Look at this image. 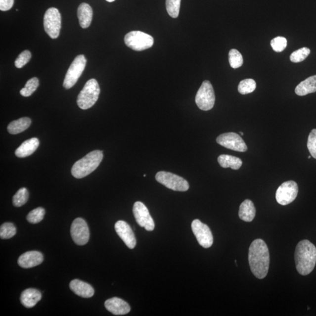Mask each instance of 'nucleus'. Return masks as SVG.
<instances>
[{
	"mask_svg": "<svg viewBox=\"0 0 316 316\" xmlns=\"http://www.w3.org/2000/svg\"><path fill=\"white\" fill-rule=\"evenodd\" d=\"M124 42L128 47L134 50L142 51L151 47L154 44V40L148 34L134 31L126 35Z\"/></svg>",
	"mask_w": 316,
	"mask_h": 316,
	"instance_id": "nucleus-5",
	"label": "nucleus"
},
{
	"mask_svg": "<svg viewBox=\"0 0 316 316\" xmlns=\"http://www.w3.org/2000/svg\"><path fill=\"white\" fill-rule=\"evenodd\" d=\"M70 234L73 241L78 245H84L90 238V231L85 220L82 218L76 219L72 223Z\"/></svg>",
	"mask_w": 316,
	"mask_h": 316,
	"instance_id": "nucleus-12",
	"label": "nucleus"
},
{
	"mask_svg": "<svg viewBox=\"0 0 316 316\" xmlns=\"http://www.w3.org/2000/svg\"><path fill=\"white\" fill-rule=\"evenodd\" d=\"M78 17L79 24L83 28L90 26L92 18V9L87 3H82L78 9Z\"/></svg>",
	"mask_w": 316,
	"mask_h": 316,
	"instance_id": "nucleus-21",
	"label": "nucleus"
},
{
	"mask_svg": "<svg viewBox=\"0 0 316 316\" xmlns=\"http://www.w3.org/2000/svg\"><path fill=\"white\" fill-rule=\"evenodd\" d=\"M28 197L29 193L26 188H21L12 198V203L15 207H21L27 202Z\"/></svg>",
	"mask_w": 316,
	"mask_h": 316,
	"instance_id": "nucleus-29",
	"label": "nucleus"
},
{
	"mask_svg": "<svg viewBox=\"0 0 316 316\" xmlns=\"http://www.w3.org/2000/svg\"><path fill=\"white\" fill-rule=\"evenodd\" d=\"M218 162L222 168H231L233 170H238L242 165L241 159L228 155H220L218 158Z\"/></svg>",
	"mask_w": 316,
	"mask_h": 316,
	"instance_id": "nucleus-25",
	"label": "nucleus"
},
{
	"mask_svg": "<svg viewBox=\"0 0 316 316\" xmlns=\"http://www.w3.org/2000/svg\"><path fill=\"white\" fill-rule=\"evenodd\" d=\"M31 120L28 117L21 118L17 120L12 121L9 124L7 130L9 134H20L24 132L31 126Z\"/></svg>",
	"mask_w": 316,
	"mask_h": 316,
	"instance_id": "nucleus-24",
	"label": "nucleus"
},
{
	"mask_svg": "<svg viewBox=\"0 0 316 316\" xmlns=\"http://www.w3.org/2000/svg\"><path fill=\"white\" fill-rule=\"evenodd\" d=\"M271 46L276 52H282L287 46V40L285 38L277 37L273 38L271 42Z\"/></svg>",
	"mask_w": 316,
	"mask_h": 316,
	"instance_id": "nucleus-34",
	"label": "nucleus"
},
{
	"mask_svg": "<svg viewBox=\"0 0 316 316\" xmlns=\"http://www.w3.org/2000/svg\"><path fill=\"white\" fill-rule=\"evenodd\" d=\"M44 255L40 252L31 251L22 254L18 260L19 266L23 268H33L43 263Z\"/></svg>",
	"mask_w": 316,
	"mask_h": 316,
	"instance_id": "nucleus-16",
	"label": "nucleus"
},
{
	"mask_svg": "<svg viewBox=\"0 0 316 316\" xmlns=\"http://www.w3.org/2000/svg\"><path fill=\"white\" fill-rule=\"evenodd\" d=\"M87 63L84 55H80L73 60L67 72L63 82V87L66 89L72 88L77 83L84 72Z\"/></svg>",
	"mask_w": 316,
	"mask_h": 316,
	"instance_id": "nucleus-8",
	"label": "nucleus"
},
{
	"mask_svg": "<svg viewBox=\"0 0 316 316\" xmlns=\"http://www.w3.org/2000/svg\"><path fill=\"white\" fill-rule=\"evenodd\" d=\"M103 158V151L95 150L89 153L73 165L71 170L73 177L77 179L87 177L98 168Z\"/></svg>",
	"mask_w": 316,
	"mask_h": 316,
	"instance_id": "nucleus-3",
	"label": "nucleus"
},
{
	"mask_svg": "<svg viewBox=\"0 0 316 316\" xmlns=\"http://www.w3.org/2000/svg\"><path fill=\"white\" fill-rule=\"evenodd\" d=\"M45 215V210L43 207H38V208L32 210L29 213L27 220L31 224H37L41 222L44 218Z\"/></svg>",
	"mask_w": 316,
	"mask_h": 316,
	"instance_id": "nucleus-31",
	"label": "nucleus"
},
{
	"mask_svg": "<svg viewBox=\"0 0 316 316\" xmlns=\"http://www.w3.org/2000/svg\"><path fill=\"white\" fill-rule=\"evenodd\" d=\"M216 141L219 145L233 151L244 152L248 149L244 140L234 133L223 134L217 138Z\"/></svg>",
	"mask_w": 316,
	"mask_h": 316,
	"instance_id": "nucleus-11",
	"label": "nucleus"
},
{
	"mask_svg": "<svg viewBox=\"0 0 316 316\" xmlns=\"http://www.w3.org/2000/svg\"><path fill=\"white\" fill-rule=\"evenodd\" d=\"M17 232V228L11 223H5L0 227V237L1 239H9L13 237Z\"/></svg>",
	"mask_w": 316,
	"mask_h": 316,
	"instance_id": "nucleus-32",
	"label": "nucleus"
},
{
	"mask_svg": "<svg viewBox=\"0 0 316 316\" xmlns=\"http://www.w3.org/2000/svg\"><path fill=\"white\" fill-rule=\"evenodd\" d=\"M156 180L165 187L178 191H186L189 189V184L184 179L180 176L165 171L158 172Z\"/></svg>",
	"mask_w": 316,
	"mask_h": 316,
	"instance_id": "nucleus-6",
	"label": "nucleus"
},
{
	"mask_svg": "<svg viewBox=\"0 0 316 316\" xmlns=\"http://www.w3.org/2000/svg\"><path fill=\"white\" fill-rule=\"evenodd\" d=\"M40 145L39 139L33 138L25 140L16 149L15 154L18 158L27 157L33 154Z\"/></svg>",
	"mask_w": 316,
	"mask_h": 316,
	"instance_id": "nucleus-20",
	"label": "nucleus"
},
{
	"mask_svg": "<svg viewBox=\"0 0 316 316\" xmlns=\"http://www.w3.org/2000/svg\"><path fill=\"white\" fill-rule=\"evenodd\" d=\"M316 91V75L311 76L299 84L295 89V92L300 96Z\"/></svg>",
	"mask_w": 316,
	"mask_h": 316,
	"instance_id": "nucleus-23",
	"label": "nucleus"
},
{
	"mask_svg": "<svg viewBox=\"0 0 316 316\" xmlns=\"http://www.w3.org/2000/svg\"><path fill=\"white\" fill-rule=\"evenodd\" d=\"M248 260L252 272L258 279L267 275L270 263V252L263 239H255L249 249Z\"/></svg>",
	"mask_w": 316,
	"mask_h": 316,
	"instance_id": "nucleus-1",
	"label": "nucleus"
},
{
	"mask_svg": "<svg viewBox=\"0 0 316 316\" xmlns=\"http://www.w3.org/2000/svg\"><path fill=\"white\" fill-rule=\"evenodd\" d=\"M308 148L312 157L316 159V129L312 130L308 140Z\"/></svg>",
	"mask_w": 316,
	"mask_h": 316,
	"instance_id": "nucleus-36",
	"label": "nucleus"
},
{
	"mask_svg": "<svg viewBox=\"0 0 316 316\" xmlns=\"http://www.w3.org/2000/svg\"><path fill=\"white\" fill-rule=\"evenodd\" d=\"M229 63L232 68L237 69L243 65V57L238 50L232 49L228 54Z\"/></svg>",
	"mask_w": 316,
	"mask_h": 316,
	"instance_id": "nucleus-28",
	"label": "nucleus"
},
{
	"mask_svg": "<svg viewBox=\"0 0 316 316\" xmlns=\"http://www.w3.org/2000/svg\"><path fill=\"white\" fill-rule=\"evenodd\" d=\"M191 229L199 244L204 248L212 247L213 237L210 228L199 220H194L191 223Z\"/></svg>",
	"mask_w": 316,
	"mask_h": 316,
	"instance_id": "nucleus-14",
	"label": "nucleus"
},
{
	"mask_svg": "<svg viewBox=\"0 0 316 316\" xmlns=\"http://www.w3.org/2000/svg\"><path fill=\"white\" fill-rule=\"evenodd\" d=\"M181 0H166V8L171 17L177 18L180 14Z\"/></svg>",
	"mask_w": 316,
	"mask_h": 316,
	"instance_id": "nucleus-30",
	"label": "nucleus"
},
{
	"mask_svg": "<svg viewBox=\"0 0 316 316\" xmlns=\"http://www.w3.org/2000/svg\"><path fill=\"white\" fill-rule=\"evenodd\" d=\"M104 306L108 312L116 316L127 315L131 311L129 303L119 298H113L107 300L105 302Z\"/></svg>",
	"mask_w": 316,
	"mask_h": 316,
	"instance_id": "nucleus-17",
	"label": "nucleus"
},
{
	"mask_svg": "<svg viewBox=\"0 0 316 316\" xmlns=\"http://www.w3.org/2000/svg\"><path fill=\"white\" fill-rule=\"evenodd\" d=\"M31 58V53L29 50H24L20 54L15 61L16 68L20 69L24 67L30 61Z\"/></svg>",
	"mask_w": 316,
	"mask_h": 316,
	"instance_id": "nucleus-35",
	"label": "nucleus"
},
{
	"mask_svg": "<svg viewBox=\"0 0 316 316\" xmlns=\"http://www.w3.org/2000/svg\"><path fill=\"white\" fill-rule=\"evenodd\" d=\"M39 85V80L37 78H32L27 82L25 87L21 89L20 94L24 97L30 96L37 90Z\"/></svg>",
	"mask_w": 316,
	"mask_h": 316,
	"instance_id": "nucleus-27",
	"label": "nucleus"
},
{
	"mask_svg": "<svg viewBox=\"0 0 316 316\" xmlns=\"http://www.w3.org/2000/svg\"><path fill=\"white\" fill-rule=\"evenodd\" d=\"M256 82L253 79L243 80L238 85V90L241 94H247L253 92L256 89Z\"/></svg>",
	"mask_w": 316,
	"mask_h": 316,
	"instance_id": "nucleus-26",
	"label": "nucleus"
},
{
	"mask_svg": "<svg viewBox=\"0 0 316 316\" xmlns=\"http://www.w3.org/2000/svg\"><path fill=\"white\" fill-rule=\"evenodd\" d=\"M69 287L72 291L82 298H90L94 294V290L90 284L79 279L72 280Z\"/></svg>",
	"mask_w": 316,
	"mask_h": 316,
	"instance_id": "nucleus-18",
	"label": "nucleus"
},
{
	"mask_svg": "<svg viewBox=\"0 0 316 316\" xmlns=\"http://www.w3.org/2000/svg\"><path fill=\"white\" fill-rule=\"evenodd\" d=\"M240 133V134H241V135H244V133L240 132V133Z\"/></svg>",
	"mask_w": 316,
	"mask_h": 316,
	"instance_id": "nucleus-39",
	"label": "nucleus"
},
{
	"mask_svg": "<svg viewBox=\"0 0 316 316\" xmlns=\"http://www.w3.org/2000/svg\"><path fill=\"white\" fill-rule=\"evenodd\" d=\"M133 213L138 225L146 230L152 231L155 228V223L149 210L144 204L136 202L134 204Z\"/></svg>",
	"mask_w": 316,
	"mask_h": 316,
	"instance_id": "nucleus-13",
	"label": "nucleus"
},
{
	"mask_svg": "<svg viewBox=\"0 0 316 316\" xmlns=\"http://www.w3.org/2000/svg\"><path fill=\"white\" fill-rule=\"evenodd\" d=\"M311 53V50L308 47H302L293 52L290 56V59L293 63L301 62Z\"/></svg>",
	"mask_w": 316,
	"mask_h": 316,
	"instance_id": "nucleus-33",
	"label": "nucleus"
},
{
	"mask_svg": "<svg viewBox=\"0 0 316 316\" xmlns=\"http://www.w3.org/2000/svg\"><path fill=\"white\" fill-rule=\"evenodd\" d=\"M115 229L128 248L133 249L135 247L136 241L135 235L128 223L120 220L115 225Z\"/></svg>",
	"mask_w": 316,
	"mask_h": 316,
	"instance_id": "nucleus-15",
	"label": "nucleus"
},
{
	"mask_svg": "<svg viewBox=\"0 0 316 316\" xmlns=\"http://www.w3.org/2000/svg\"><path fill=\"white\" fill-rule=\"evenodd\" d=\"M215 94L212 85L208 81L203 82L196 95L197 107L203 111L212 109L215 104Z\"/></svg>",
	"mask_w": 316,
	"mask_h": 316,
	"instance_id": "nucleus-7",
	"label": "nucleus"
},
{
	"mask_svg": "<svg viewBox=\"0 0 316 316\" xmlns=\"http://www.w3.org/2000/svg\"><path fill=\"white\" fill-rule=\"evenodd\" d=\"M239 217L246 222H251L256 215V209L253 202L250 200H245L239 207Z\"/></svg>",
	"mask_w": 316,
	"mask_h": 316,
	"instance_id": "nucleus-22",
	"label": "nucleus"
},
{
	"mask_svg": "<svg viewBox=\"0 0 316 316\" xmlns=\"http://www.w3.org/2000/svg\"><path fill=\"white\" fill-rule=\"evenodd\" d=\"M107 1L109 2H112L115 1V0H106Z\"/></svg>",
	"mask_w": 316,
	"mask_h": 316,
	"instance_id": "nucleus-38",
	"label": "nucleus"
},
{
	"mask_svg": "<svg viewBox=\"0 0 316 316\" xmlns=\"http://www.w3.org/2000/svg\"><path fill=\"white\" fill-rule=\"evenodd\" d=\"M308 158H309V159H311V156H308Z\"/></svg>",
	"mask_w": 316,
	"mask_h": 316,
	"instance_id": "nucleus-40",
	"label": "nucleus"
},
{
	"mask_svg": "<svg viewBox=\"0 0 316 316\" xmlns=\"http://www.w3.org/2000/svg\"><path fill=\"white\" fill-rule=\"evenodd\" d=\"M14 0H0V9L2 11H8L14 5Z\"/></svg>",
	"mask_w": 316,
	"mask_h": 316,
	"instance_id": "nucleus-37",
	"label": "nucleus"
},
{
	"mask_svg": "<svg viewBox=\"0 0 316 316\" xmlns=\"http://www.w3.org/2000/svg\"><path fill=\"white\" fill-rule=\"evenodd\" d=\"M42 298L40 290L36 289L30 288L24 290L20 296L21 304L27 308L34 307L37 303Z\"/></svg>",
	"mask_w": 316,
	"mask_h": 316,
	"instance_id": "nucleus-19",
	"label": "nucleus"
},
{
	"mask_svg": "<svg viewBox=\"0 0 316 316\" xmlns=\"http://www.w3.org/2000/svg\"><path fill=\"white\" fill-rule=\"evenodd\" d=\"M44 25L45 31L52 38L56 39L59 37L61 29V15L56 8H50L44 15Z\"/></svg>",
	"mask_w": 316,
	"mask_h": 316,
	"instance_id": "nucleus-9",
	"label": "nucleus"
},
{
	"mask_svg": "<svg viewBox=\"0 0 316 316\" xmlns=\"http://www.w3.org/2000/svg\"><path fill=\"white\" fill-rule=\"evenodd\" d=\"M298 191V185L295 181H285L281 184L276 190L277 202L280 205H288L296 199Z\"/></svg>",
	"mask_w": 316,
	"mask_h": 316,
	"instance_id": "nucleus-10",
	"label": "nucleus"
},
{
	"mask_svg": "<svg viewBox=\"0 0 316 316\" xmlns=\"http://www.w3.org/2000/svg\"><path fill=\"white\" fill-rule=\"evenodd\" d=\"M295 260L297 271L301 275L306 276L315 269L316 264V248L307 239L297 245Z\"/></svg>",
	"mask_w": 316,
	"mask_h": 316,
	"instance_id": "nucleus-2",
	"label": "nucleus"
},
{
	"mask_svg": "<svg viewBox=\"0 0 316 316\" xmlns=\"http://www.w3.org/2000/svg\"><path fill=\"white\" fill-rule=\"evenodd\" d=\"M100 92V86L96 80H89L78 95L77 103L79 107L82 110H87L93 106L98 100Z\"/></svg>",
	"mask_w": 316,
	"mask_h": 316,
	"instance_id": "nucleus-4",
	"label": "nucleus"
}]
</instances>
